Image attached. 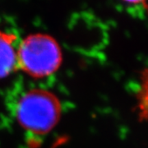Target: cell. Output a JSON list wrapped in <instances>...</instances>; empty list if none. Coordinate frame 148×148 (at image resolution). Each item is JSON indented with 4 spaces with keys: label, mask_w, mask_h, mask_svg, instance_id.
Returning a JSON list of instances; mask_svg holds the SVG:
<instances>
[{
    "label": "cell",
    "mask_w": 148,
    "mask_h": 148,
    "mask_svg": "<svg viewBox=\"0 0 148 148\" xmlns=\"http://www.w3.org/2000/svg\"><path fill=\"white\" fill-rule=\"evenodd\" d=\"M62 106L57 96L44 89L28 90L17 102L16 116L21 127L31 133L46 134L60 119Z\"/></svg>",
    "instance_id": "6da1fadb"
},
{
    "label": "cell",
    "mask_w": 148,
    "mask_h": 148,
    "mask_svg": "<svg viewBox=\"0 0 148 148\" xmlns=\"http://www.w3.org/2000/svg\"><path fill=\"white\" fill-rule=\"evenodd\" d=\"M18 69L36 78L53 74L62 64L61 49L51 36L42 34L27 36L17 49Z\"/></svg>",
    "instance_id": "7a4b0ae2"
},
{
    "label": "cell",
    "mask_w": 148,
    "mask_h": 148,
    "mask_svg": "<svg viewBox=\"0 0 148 148\" xmlns=\"http://www.w3.org/2000/svg\"><path fill=\"white\" fill-rule=\"evenodd\" d=\"M16 37L0 32V79L4 78L18 69Z\"/></svg>",
    "instance_id": "3957f363"
},
{
    "label": "cell",
    "mask_w": 148,
    "mask_h": 148,
    "mask_svg": "<svg viewBox=\"0 0 148 148\" xmlns=\"http://www.w3.org/2000/svg\"><path fill=\"white\" fill-rule=\"evenodd\" d=\"M138 109L141 119L148 120V69L144 71L142 77L141 87L138 94Z\"/></svg>",
    "instance_id": "277c9868"
},
{
    "label": "cell",
    "mask_w": 148,
    "mask_h": 148,
    "mask_svg": "<svg viewBox=\"0 0 148 148\" xmlns=\"http://www.w3.org/2000/svg\"><path fill=\"white\" fill-rule=\"evenodd\" d=\"M123 2L129 3V4H134V5H137V4H143L146 3L147 0H123Z\"/></svg>",
    "instance_id": "5b68a950"
}]
</instances>
